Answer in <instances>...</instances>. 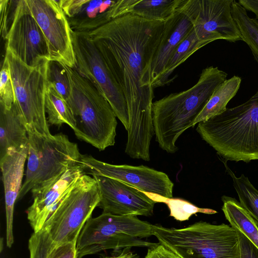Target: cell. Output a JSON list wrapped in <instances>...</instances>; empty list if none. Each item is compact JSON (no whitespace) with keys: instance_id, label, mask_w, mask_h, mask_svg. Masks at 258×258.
<instances>
[{"instance_id":"obj_1","label":"cell","mask_w":258,"mask_h":258,"mask_svg":"<svg viewBox=\"0 0 258 258\" xmlns=\"http://www.w3.org/2000/svg\"><path fill=\"white\" fill-rule=\"evenodd\" d=\"M164 22L127 14L86 33L94 42L120 87L130 127L125 152L136 158L150 156L154 135L152 64Z\"/></svg>"},{"instance_id":"obj_2","label":"cell","mask_w":258,"mask_h":258,"mask_svg":"<svg viewBox=\"0 0 258 258\" xmlns=\"http://www.w3.org/2000/svg\"><path fill=\"white\" fill-rule=\"evenodd\" d=\"M227 74L217 67L203 70L192 87L179 93H171L152 104V119L156 141L168 153L178 149L179 136L192 127L213 93L226 81Z\"/></svg>"},{"instance_id":"obj_3","label":"cell","mask_w":258,"mask_h":258,"mask_svg":"<svg viewBox=\"0 0 258 258\" xmlns=\"http://www.w3.org/2000/svg\"><path fill=\"white\" fill-rule=\"evenodd\" d=\"M196 131L226 161L257 160L258 89L243 103L199 122Z\"/></svg>"},{"instance_id":"obj_4","label":"cell","mask_w":258,"mask_h":258,"mask_svg":"<svg viewBox=\"0 0 258 258\" xmlns=\"http://www.w3.org/2000/svg\"><path fill=\"white\" fill-rule=\"evenodd\" d=\"M64 66L71 84L67 101L76 122L75 135L100 151L113 146L117 122L111 105L91 81Z\"/></svg>"},{"instance_id":"obj_5","label":"cell","mask_w":258,"mask_h":258,"mask_svg":"<svg viewBox=\"0 0 258 258\" xmlns=\"http://www.w3.org/2000/svg\"><path fill=\"white\" fill-rule=\"evenodd\" d=\"M153 228L159 243L180 258H240L238 234L231 225L199 221L182 228Z\"/></svg>"},{"instance_id":"obj_6","label":"cell","mask_w":258,"mask_h":258,"mask_svg":"<svg viewBox=\"0 0 258 258\" xmlns=\"http://www.w3.org/2000/svg\"><path fill=\"white\" fill-rule=\"evenodd\" d=\"M153 225L136 216L103 213L90 218L76 241L78 258L107 250L150 248L158 243L144 240L153 235Z\"/></svg>"},{"instance_id":"obj_7","label":"cell","mask_w":258,"mask_h":258,"mask_svg":"<svg viewBox=\"0 0 258 258\" xmlns=\"http://www.w3.org/2000/svg\"><path fill=\"white\" fill-rule=\"evenodd\" d=\"M28 154L25 181L18 200L32 189L81 164L82 154L76 143L62 133L49 136L28 132Z\"/></svg>"},{"instance_id":"obj_8","label":"cell","mask_w":258,"mask_h":258,"mask_svg":"<svg viewBox=\"0 0 258 258\" xmlns=\"http://www.w3.org/2000/svg\"><path fill=\"white\" fill-rule=\"evenodd\" d=\"M5 58L9 66L14 86L15 103L27 132L50 136L45 108L49 61L37 67H30L7 49Z\"/></svg>"},{"instance_id":"obj_9","label":"cell","mask_w":258,"mask_h":258,"mask_svg":"<svg viewBox=\"0 0 258 258\" xmlns=\"http://www.w3.org/2000/svg\"><path fill=\"white\" fill-rule=\"evenodd\" d=\"M100 194L96 181L83 174L45 221L42 229L49 234L54 246L76 242L94 209Z\"/></svg>"},{"instance_id":"obj_10","label":"cell","mask_w":258,"mask_h":258,"mask_svg":"<svg viewBox=\"0 0 258 258\" xmlns=\"http://www.w3.org/2000/svg\"><path fill=\"white\" fill-rule=\"evenodd\" d=\"M76 70L91 81L111 105L127 131L129 118L123 92L101 53L85 33L72 31Z\"/></svg>"},{"instance_id":"obj_11","label":"cell","mask_w":258,"mask_h":258,"mask_svg":"<svg viewBox=\"0 0 258 258\" xmlns=\"http://www.w3.org/2000/svg\"><path fill=\"white\" fill-rule=\"evenodd\" d=\"M47 44L50 60L76 68L72 30L59 1L26 0Z\"/></svg>"},{"instance_id":"obj_12","label":"cell","mask_w":258,"mask_h":258,"mask_svg":"<svg viewBox=\"0 0 258 258\" xmlns=\"http://www.w3.org/2000/svg\"><path fill=\"white\" fill-rule=\"evenodd\" d=\"M5 41L6 49L29 66L37 67L50 60L45 38L26 0H18Z\"/></svg>"},{"instance_id":"obj_13","label":"cell","mask_w":258,"mask_h":258,"mask_svg":"<svg viewBox=\"0 0 258 258\" xmlns=\"http://www.w3.org/2000/svg\"><path fill=\"white\" fill-rule=\"evenodd\" d=\"M80 163L86 174L108 177L143 191L172 198L173 183L163 172L144 165L111 164L86 155H82Z\"/></svg>"},{"instance_id":"obj_14","label":"cell","mask_w":258,"mask_h":258,"mask_svg":"<svg viewBox=\"0 0 258 258\" xmlns=\"http://www.w3.org/2000/svg\"><path fill=\"white\" fill-rule=\"evenodd\" d=\"M233 0H182L177 9L213 41L241 40L232 14Z\"/></svg>"},{"instance_id":"obj_15","label":"cell","mask_w":258,"mask_h":258,"mask_svg":"<svg viewBox=\"0 0 258 258\" xmlns=\"http://www.w3.org/2000/svg\"><path fill=\"white\" fill-rule=\"evenodd\" d=\"M97 183L103 213L119 216L153 215L156 203L143 191L119 180L101 175H93Z\"/></svg>"},{"instance_id":"obj_16","label":"cell","mask_w":258,"mask_h":258,"mask_svg":"<svg viewBox=\"0 0 258 258\" xmlns=\"http://www.w3.org/2000/svg\"><path fill=\"white\" fill-rule=\"evenodd\" d=\"M134 0H59L72 30L87 33L129 14Z\"/></svg>"},{"instance_id":"obj_17","label":"cell","mask_w":258,"mask_h":258,"mask_svg":"<svg viewBox=\"0 0 258 258\" xmlns=\"http://www.w3.org/2000/svg\"><path fill=\"white\" fill-rule=\"evenodd\" d=\"M84 174V167L80 164L31 190L33 202L26 213L34 232L42 229L49 216Z\"/></svg>"},{"instance_id":"obj_18","label":"cell","mask_w":258,"mask_h":258,"mask_svg":"<svg viewBox=\"0 0 258 258\" xmlns=\"http://www.w3.org/2000/svg\"><path fill=\"white\" fill-rule=\"evenodd\" d=\"M28 154V145L12 150L0 158L6 216V242L11 247L14 243L13 215L15 202L22 187L24 165Z\"/></svg>"},{"instance_id":"obj_19","label":"cell","mask_w":258,"mask_h":258,"mask_svg":"<svg viewBox=\"0 0 258 258\" xmlns=\"http://www.w3.org/2000/svg\"><path fill=\"white\" fill-rule=\"evenodd\" d=\"M193 27L189 18L177 10L164 22L162 34L152 64V84L154 88L170 57Z\"/></svg>"},{"instance_id":"obj_20","label":"cell","mask_w":258,"mask_h":258,"mask_svg":"<svg viewBox=\"0 0 258 258\" xmlns=\"http://www.w3.org/2000/svg\"><path fill=\"white\" fill-rule=\"evenodd\" d=\"M28 145L27 128L16 103L9 109L0 104V158Z\"/></svg>"},{"instance_id":"obj_21","label":"cell","mask_w":258,"mask_h":258,"mask_svg":"<svg viewBox=\"0 0 258 258\" xmlns=\"http://www.w3.org/2000/svg\"><path fill=\"white\" fill-rule=\"evenodd\" d=\"M208 43L201 32L194 26L170 57L154 88L163 86L172 81L169 77L175 69L196 51Z\"/></svg>"},{"instance_id":"obj_22","label":"cell","mask_w":258,"mask_h":258,"mask_svg":"<svg viewBox=\"0 0 258 258\" xmlns=\"http://www.w3.org/2000/svg\"><path fill=\"white\" fill-rule=\"evenodd\" d=\"M241 82V79L239 77L234 76L219 85L195 119L192 127L200 122L207 120L225 111L228 103L238 92Z\"/></svg>"},{"instance_id":"obj_23","label":"cell","mask_w":258,"mask_h":258,"mask_svg":"<svg viewBox=\"0 0 258 258\" xmlns=\"http://www.w3.org/2000/svg\"><path fill=\"white\" fill-rule=\"evenodd\" d=\"M222 210L232 227L239 229L258 247V228L253 220L236 199L223 196Z\"/></svg>"},{"instance_id":"obj_24","label":"cell","mask_w":258,"mask_h":258,"mask_svg":"<svg viewBox=\"0 0 258 258\" xmlns=\"http://www.w3.org/2000/svg\"><path fill=\"white\" fill-rule=\"evenodd\" d=\"M45 108L48 123L58 127L64 123L74 130L76 122L68 101L57 92L52 85L48 82Z\"/></svg>"},{"instance_id":"obj_25","label":"cell","mask_w":258,"mask_h":258,"mask_svg":"<svg viewBox=\"0 0 258 258\" xmlns=\"http://www.w3.org/2000/svg\"><path fill=\"white\" fill-rule=\"evenodd\" d=\"M182 0H135L130 13L150 20L165 22L177 10Z\"/></svg>"},{"instance_id":"obj_26","label":"cell","mask_w":258,"mask_h":258,"mask_svg":"<svg viewBox=\"0 0 258 258\" xmlns=\"http://www.w3.org/2000/svg\"><path fill=\"white\" fill-rule=\"evenodd\" d=\"M226 172L231 176L239 203L251 217L258 228V190L244 174L237 177L229 167L226 160H222Z\"/></svg>"},{"instance_id":"obj_27","label":"cell","mask_w":258,"mask_h":258,"mask_svg":"<svg viewBox=\"0 0 258 258\" xmlns=\"http://www.w3.org/2000/svg\"><path fill=\"white\" fill-rule=\"evenodd\" d=\"M232 14L241 40L258 57V20L250 18L246 10L236 1L232 4Z\"/></svg>"},{"instance_id":"obj_28","label":"cell","mask_w":258,"mask_h":258,"mask_svg":"<svg viewBox=\"0 0 258 258\" xmlns=\"http://www.w3.org/2000/svg\"><path fill=\"white\" fill-rule=\"evenodd\" d=\"M143 192L156 203L166 204L170 211L169 216L181 222L188 220L190 216L198 213L206 214H214L217 213L212 209L199 208L181 199L167 198L158 195Z\"/></svg>"},{"instance_id":"obj_29","label":"cell","mask_w":258,"mask_h":258,"mask_svg":"<svg viewBox=\"0 0 258 258\" xmlns=\"http://www.w3.org/2000/svg\"><path fill=\"white\" fill-rule=\"evenodd\" d=\"M47 82L53 86L57 92L67 101L71 92L69 77L64 64L49 60L47 72Z\"/></svg>"},{"instance_id":"obj_30","label":"cell","mask_w":258,"mask_h":258,"mask_svg":"<svg viewBox=\"0 0 258 258\" xmlns=\"http://www.w3.org/2000/svg\"><path fill=\"white\" fill-rule=\"evenodd\" d=\"M54 246L49 234L45 229L34 232L29 240L30 258H48Z\"/></svg>"},{"instance_id":"obj_31","label":"cell","mask_w":258,"mask_h":258,"mask_svg":"<svg viewBox=\"0 0 258 258\" xmlns=\"http://www.w3.org/2000/svg\"><path fill=\"white\" fill-rule=\"evenodd\" d=\"M15 102V91L9 66L4 58L0 73V104L9 109Z\"/></svg>"},{"instance_id":"obj_32","label":"cell","mask_w":258,"mask_h":258,"mask_svg":"<svg viewBox=\"0 0 258 258\" xmlns=\"http://www.w3.org/2000/svg\"><path fill=\"white\" fill-rule=\"evenodd\" d=\"M18 0H1V35L6 40L14 19Z\"/></svg>"},{"instance_id":"obj_33","label":"cell","mask_w":258,"mask_h":258,"mask_svg":"<svg viewBox=\"0 0 258 258\" xmlns=\"http://www.w3.org/2000/svg\"><path fill=\"white\" fill-rule=\"evenodd\" d=\"M48 258H78L76 242H65L54 246Z\"/></svg>"},{"instance_id":"obj_34","label":"cell","mask_w":258,"mask_h":258,"mask_svg":"<svg viewBox=\"0 0 258 258\" xmlns=\"http://www.w3.org/2000/svg\"><path fill=\"white\" fill-rule=\"evenodd\" d=\"M235 228L238 236L240 258H258V247L239 229Z\"/></svg>"},{"instance_id":"obj_35","label":"cell","mask_w":258,"mask_h":258,"mask_svg":"<svg viewBox=\"0 0 258 258\" xmlns=\"http://www.w3.org/2000/svg\"><path fill=\"white\" fill-rule=\"evenodd\" d=\"M145 258H180L163 245L158 242L156 245L148 248Z\"/></svg>"},{"instance_id":"obj_36","label":"cell","mask_w":258,"mask_h":258,"mask_svg":"<svg viewBox=\"0 0 258 258\" xmlns=\"http://www.w3.org/2000/svg\"><path fill=\"white\" fill-rule=\"evenodd\" d=\"M238 3L246 10L254 13L258 20V0H239Z\"/></svg>"},{"instance_id":"obj_37","label":"cell","mask_w":258,"mask_h":258,"mask_svg":"<svg viewBox=\"0 0 258 258\" xmlns=\"http://www.w3.org/2000/svg\"><path fill=\"white\" fill-rule=\"evenodd\" d=\"M102 258H140L136 253H133L130 248L123 249L117 255L105 256Z\"/></svg>"}]
</instances>
